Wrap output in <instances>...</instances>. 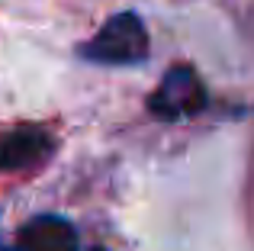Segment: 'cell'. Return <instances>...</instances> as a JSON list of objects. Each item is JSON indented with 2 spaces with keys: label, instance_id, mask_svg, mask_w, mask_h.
I'll use <instances>...</instances> for the list:
<instances>
[{
  "label": "cell",
  "instance_id": "6da1fadb",
  "mask_svg": "<svg viewBox=\"0 0 254 251\" xmlns=\"http://www.w3.org/2000/svg\"><path fill=\"white\" fill-rule=\"evenodd\" d=\"M151 39L138 13H116L110 16L90 39L81 45V55L93 64H110V68H126L148 58Z\"/></svg>",
  "mask_w": 254,
  "mask_h": 251
},
{
  "label": "cell",
  "instance_id": "7a4b0ae2",
  "mask_svg": "<svg viewBox=\"0 0 254 251\" xmlns=\"http://www.w3.org/2000/svg\"><path fill=\"white\" fill-rule=\"evenodd\" d=\"M206 107V84L193 64H174L164 71L148 97V113L161 123H184Z\"/></svg>",
  "mask_w": 254,
  "mask_h": 251
},
{
  "label": "cell",
  "instance_id": "3957f363",
  "mask_svg": "<svg viewBox=\"0 0 254 251\" xmlns=\"http://www.w3.org/2000/svg\"><path fill=\"white\" fill-rule=\"evenodd\" d=\"M52 155V135L42 126H16L0 135V171L16 174L42 164Z\"/></svg>",
  "mask_w": 254,
  "mask_h": 251
},
{
  "label": "cell",
  "instance_id": "277c9868",
  "mask_svg": "<svg viewBox=\"0 0 254 251\" xmlns=\"http://www.w3.org/2000/svg\"><path fill=\"white\" fill-rule=\"evenodd\" d=\"M16 251H77V229L64 216H36L19 229Z\"/></svg>",
  "mask_w": 254,
  "mask_h": 251
}]
</instances>
